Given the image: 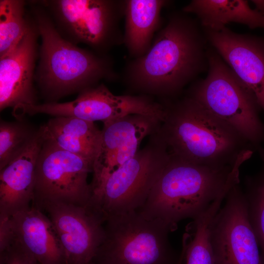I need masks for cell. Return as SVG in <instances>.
I'll use <instances>...</instances> for the list:
<instances>
[{"label": "cell", "instance_id": "obj_20", "mask_svg": "<svg viewBox=\"0 0 264 264\" xmlns=\"http://www.w3.org/2000/svg\"><path fill=\"white\" fill-rule=\"evenodd\" d=\"M223 199L219 197L190 226L191 233L184 234L181 254L183 264H215L211 242L214 219L220 208Z\"/></svg>", "mask_w": 264, "mask_h": 264}, {"label": "cell", "instance_id": "obj_10", "mask_svg": "<svg viewBox=\"0 0 264 264\" xmlns=\"http://www.w3.org/2000/svg\"><path fill=\"white\" fill-rule=\"evenodd\" d=\"M239 183L227 192L211 230L215 264H263Z\"/></svg>", "mask_w": 264, "mask_h": 264}, {"label": "cell", "instance_id": "obj_15", "mask_svg": "<svg viewBox=\"0 0 264 264\" xmlns=\"http://www.w3.org/2000/svg\"><path fill=\"white\" fill-rule=\"evenodd\" d=\"M45 139L42 125L24 149L0 170V215L11 217L30 207L36 164Z\"/></svg>", "mask_w": 264, "mask_h": 264}, {"label": "cell", "instance_id": "obj_2", "mask_svg": "<svg viewBox=\"0 0 264 264\" xmlns=\"http://www.w3.org/2000/svg\"><path fill=\"white\" fill-rule=\"evenodd\" d=\"M164 115L157 132L170 154L197 165L234 166L254 151L246 139L194 99L160 101Z\"/></svg>", "mask_w": 264, "mask_h": 264}, {"label": "cell", "instance_id": "obj_5", "mask_svg": "<svg viewBox=\"0 0 264 264\" xmlns=\"http://www.w3.org/2000/svg\"><path fill=\"white\" fill-rule=\"evenodd\" d=\"M208 62L207 76L191 87L186 95L234 128L261 153L264 125L255 98L217 54H209Z\"/></svg>", "mask_w": 264, "mask_h": 264}, {"label": "cell", "instance_id": "obj_7", "mask_svg": "<svg viewBox=\"0 0 264 264\" xmlns=\"http://www.w3.org/2000/svg\"><path fill=\"white\" fill-rule=\"evenodd\" d=\"M105 236L93 260L96 264H176L179 257L169 239V229L138 211L109 218Z\"/></svg>", "mask_w": 264, "mask_h": 264}, {"label": "cell", "instance_id": "obj_6", "mask_svg": "<svg viewBox=\"0 0 264 264\" xmlns=\"http://www.w3.org/2000/svg\"><path fill=\"white\" fill-rule=\"evenodd\" d=\"M170 157L157 132L149 136L145 146L112 173L88 205L105 221L121 214L138 210Z\"/></svg>", "mask_w": 264, "mask_h": 264}, {"label": "cell", "instance_id": "obj_1", "mask_svg": "<svg viewBox=\"0 0 264 264\" xmlns=\"http://www.w3.org/2000/svg\"><path fill=\"white\" fill-rule=\"evenodd\" d=\"M184 14H172L148 51L126 64L121 76L125 94L174 99L200 72L201 39L195 22Z\"/></svg>", "mask_w": 264, "mask_h": 264}, {"label": "cell", "instance_id": "obj_4", "mask_svg": "<svg viewBox=\"0 0 264 264\" xmlns=\"http://www.w3.org/2000/svg\"><path fill=\"white\" fill-rule=\"evenodd\" d=\"M240 166L197 165L170 155L145 202L137 211L147 219L161 221L171 232L174 231L179 221L195 219L239 183Z\"/></svg>", "mask_w": 264, "mask_h": 264}, {"label": "cell", "instance_id": "obj_13", "mask_svg": "<svg viewBox=\"0 0 264 264\" xmlns=\"http://www.w3.org/2000/svg\"><path fill=\"white\" fill-rule=\"evenodd\" d=\"M25 33L16 45L0 58V110L37 104L34 87L36 63L39 57L37 25L29 13Z\"/></svg>", "mask_w": 264, "mask_h": 264}, {"label": "cell", "instance_id": "obj_8", "mask_svg": "<svg viewBox=\"0 0 264 264\" xmlns=\"http://www.w3.org/2000/svg\"><path fill=\"white\" fill-rule=\"evenodd\" d=\"M60 35L101 55L123 44L120 27L125 0H38Z\"/></svg>", "mask_w": 264, "mask_h": 264}, {"label": "cell", "instance_id": "obj_22", "mask_svg": "<svg viewBox=\"0 0 264 264\" xmlns=\"http://www.w3.org/2000/svg\"><path fill=\"white\" fill-rule=\"evenodd\" d=\"M259 171L247 176L243 191L247 214L252 228L257 238L263 264H264V156Z\"/></svg>", "mask_w": 264, "mask_h": 264}, {"label": "cell", "instance_id": "obj_23", "mask_svg": "<svg viewBox=\"0 0 264 264\" xmlns=\"http://www.w3.org/2000/svg\"><path fill=\"white\" fill-rule=\"evenodd\" d=\"M37 130L22 121H0V170L24 149Z\"/></svg>", "mask_w": 264, "mask_h": 264}, {"label": "cell", "instance_id": "obj_26", "mask_svg": "<svg viewBox=\"0 0 264 264\" xmlns=\"http://www.w3.org/2000/svg\"><path fill=\"white\" fill-rule=\"evenodd\" d=\"M251 1L255 6V10L264 15V0H255Z\"/></svg>", "mask_w": 264, "mask_h": 264}, {"label": "cell", "instance_id": "obj_21", "mask_svg": "<svg viewBox=\"0 0 264 264\" xmlns=\"http://www.w3.org/2000/svg\"><path fill=\"white\" fill-rule=\"evenodd\" d=\"M27 1L0 0V58L13 48L29 23Z\"/></svg>", "mask_w": 264, "mask_h": 264}, {"label": "cell", "instance_id": "obj_24", "mask_svg": "<svg viewBox=\"0 0 264 264\" xmlns=\"http://www.w3.org/2000/svg\"><path fill=\"white\" fill-rule=\"evenodd\" d=\"M14 240L10 217L0 215V264H5Z\"/></svg>", "mask_w": 264, "mask_h": 264}, {"label": "cell", "instance_id": "obj_19", "mask_svg": "<svg viewBox=\"0 0 264 264\" xmlns=\"http://www.w3.org/2000/svg\"><path fill=\"white\" fill-rule=\"evenodd\" d=\"M47 138L61 149L93 163L101 137V130L93 122L72 117H55L43 125Z\"/></svg>", "mask_w": 264, "mask_h": 264}, {"label": "cell", "instance_id": "obj_17", "mask_svg": "<svg viewBox=\"0 0 264 264\" xmlns=\"http://www.w3.org/2000/svg\"><path fill=\"white\" fill-rule=\"evenodd\" d=\"M169 2L166 0H125L123 44L132 59L141 57L150 49L161 24V11Z\"/></svg>", "mask_w": 264, "mask_h": 264}, {"label": "cell", "instance_id": "obj_12", "mask_svg": "<svg viewBox=\"0 0 264 264\" xmlns=\"http://www.w3.org/2000/svg\"><path fill=\"white\" fill-rule=\"evenodd\" d=\"M159 119L142 114H130L103 123L90 183L91 196L106 179L140 150L142 140L158 132Z\"/></svg>", "mask_w": 264, "mask_h": 264}, {"label": "cell", "instance_id": "obj_27", "mask_svg": "<svg viewBox=\"0 0 264 264\" xmlns=\"http://www.w3.org/2000/svg\"><path fill=\"white\" fill-rule=\"evenodd\" d=\"M176 264H183V258L181 254L179 256L178 261Z\"/></svg>", "mask_w": 264, "mask_h": 264}, {"label": "cell", "instance_id": "obj_16", "mask_svg": "<svg viewBox=\"0 0 264 264\" xmlns=\"http://www.w3.org/2000/svg\"><path fill=\"white\" fill-rule=\"evenodd\" d=\"M14 240L39 264H66L64 252L49 218L32 206L10 217Z\"/></svg>", "mask_w": 264, "mask_h": 264}, {"label": "cell", "instance_id": "obj_25", "mask_svg": "<svg viewBox=\"0 0 264 264\" xmlns=\"http://www.w3.org/2000/svg\"><path fill=\"white\" fill-rule=\"evenodd\" d=\"M5 264H39L35 259L15 240L8 253Z\"/></svg>", "mask_w": 264, "mask_h": 264}, {"label": "cell", "instance_id": "obj_9", "mask_svg": "<svg viewBox=\"0 0 264 264\" xmlns=\"http://www.w3.org/2000/svg\"><path fill=\"white\" fill-rule=\"evenodd\" d=\"M92 170V162L45 136L36 166L32 205L38 207L49 201L87 205L91 196L87 178Z\"/></svg>", "mask_w": 264, "mask_h": 264}, {"label": "cell", "instance_id": "obj_3", "mask_svg": "<svg viewBox=\"0 0 264 264\" xmlns=\"http://www.w3.org/2000/svg\"><path fill=\"white\" fill-rule=\"evenodd\" d=\"M27 3L42 40L35 81L45 103L57 102L63 97L96 86L101 80L118 79L110 55L99 54L66 40L38 0H27Z\"/></svg>", "mask_w": 264, "mask_h": 264}, {"label": "cell", "instance_id": "obj_28", "mask_svg": "<svg viewBox=\"0 0 264 264\" xmlns=\"http://www.w3.org/2000/svg\"><path fill=\"white\" fill-rule=\"evenodd\" d=\"M88 264H96L94 262L92 261Z\"/></svg>", "mask_w": 264, "mask_h": 264}, {"label": "cell", "instance_id": "obj_18", "mask_svg": "<svg viewBox=\"0 0 264 264\" xmlns=\"http://www.w3.org/2000/svg\"><path fill=\"white\" fill-rule=\"evenodd\" d=\"M182 11L195 14L207 30L220 31L232 22L264 28V15L252 9L246 0H193Z\"/></svg>", "mask_w": 264, "mask_h": 264}, {"label": "cell", "instance_id": "obj_11", "mask_svg": "<svg viewBox=\"0 0 264 264\" xmlns=\"http://www.w3.org/2000/svg\"><path fill=\"white\" fill-rule=\"evenodd\" d=\"M37 208L48 215L66 264H88L93 261L105 236V222L99 214L88 205L57 201H45Z\"/></svg>", "mask_w": 264, "mask_h": 264}, {"label": "cell", "instance_id": "obj_14", "mask_svg": "<svg viewBox=\"0 0 264 264\" xmlns=\"http://www.w3.org/2000/svg\"><path fill=\"white\" fill-rule=\"evenodd\" d=\"M211 44L255 98L264 112V40L225 27L207 30Z\"/></svg>", "mask_w": 264, "mask_h": 264}]
</instances>
